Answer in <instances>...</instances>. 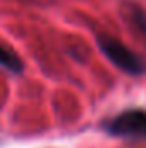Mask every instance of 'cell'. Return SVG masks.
<instances>
[{"instance_id":"obj_1","label":"cell","mask_w":146,"mask_h":148,"mask_svg":"<svg viewBox=\"0 0 146 148\" xmlns=\"http://www.w3.org/2000/svg\"><path fill=\"white\" fill-rule=\"evenodd\" d=\"M98 45H100L102 52L124 73L139 76L146 71V62L143 60V57H139L136 52L129 50L122 41L108 36V35H100Z\"/></svg>"},{"instance_id":"obj_2","label":"cell","mask_w":146,"mask_h":148,"mask_svg":"<svg viewBox=\"0 0 146 148\" xmlns=\"http://www.w3.org/2000/svg\"><path fill=\"white\" fill-rule=\"evenodd\" d=\"M103 129L113 136L145 138L146 136V110L132 109L120 112L103 124Z\"/></svg>"},{"instance_id":"obj_3","label":"cell","mask_w":146,"mask_h":148,"mask_svg":"<svg viewBox=\"0 0 146 148\" xmlns=\"http://www.w3.org/2000/svg\"><path fill=\"white\" fill-rule=\"evenodd\" d=\"M0 67H3V69H7V71H10V73H14V74H19L23 71L21 59L10 48H7L2 43H0Z\"/></svg>"}]
</instances>
